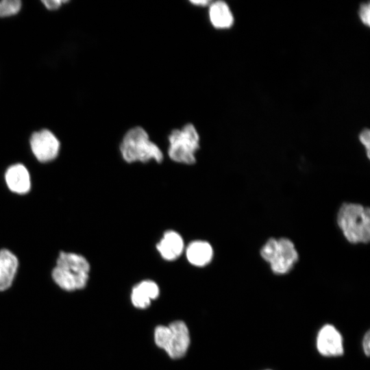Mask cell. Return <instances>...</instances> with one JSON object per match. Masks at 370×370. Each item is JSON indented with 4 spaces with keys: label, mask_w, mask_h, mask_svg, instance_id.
<instances>
[{
    "label": "cell",
    "mask_w": 370,
    "mask_h": 370,
    "mask_svg": "<svg viewBox=\"0 0 370 370\" xmlns=\"http://www.w3.org/2000/svg\"><path fill=\"white\" fill-rule=\"evenodd\" d=\"M191 3H193V5H198V6H206V5H210V3H211V1H208V0H201V1H190Z\"/></svg>",
    "instance_id": "20"
},
{
    "label": "cell",
    "mask_w": 370,
    "mask_h": 370,
    "mask_svg": "<svg viewBox=\"0 0 370 370\" xmlns=\"http://www.w3.org/2000/svg\"><path fill=\"white\" fill-rule=\"evenodd\" d=\"M260 254L277 275L288 273L299 260L294 243L286 238H269L260 249Z\"/></svg>",
    "instance_id": "5"
},
{
    "label": "cell",
    "mask_w": 370,
    "mask_h": 370,
    "mask_svg": "<svg viewBox=\"0 0 370 370\" xmlns=\"http://www.w3.org/2000/svg\"><path fill=\"white\" fill-rule=\"evenodd\" d=\"M185 247L182 235L175 230H169L163 233L156 247L162 258L174 261L182 255Z\"/></svg>",
    "instance_id": "9"
},
{
    "label": "cell",
    "mask_w": 370,
    "mask_h": 370,
    "mask_svg": "<svg viewBox=\"0 0 370 370\" xmlns=\"http://www.w3.org/2000/svg\"><path fill=\"white\" fill-rule=\"evenodd\" d=\"M358 14L361 21L366 25H370V5L369 3H363L360 5Z\"/></svg>",
    "instance_id": "16"
},
{
    "label": "cell",
    "mask_w": 370,
    "mask_h": 370,
    "mask_svg": "<svg viewBox=\"0 0 370 370\" xmlns=\"http://www.w3.org/2000/svg\"><path fill=\"white\" fill-rule=\"evenodd\" d=\"M267 370H269V369H267Z\"/></svg>",
    "instance_id": "21"
},
{
    "label": "cell",
    "mask_w": 370,
    "mask_h": 370,
    "mask_svg": "<svg viewBox=\"0 0 370 370\" xmlns=\"http://www.w3.org/2000/svg\"><path fill=\"white\" fill-rule=\"evenodd\" d=\"M208 16L212 26L217 29H227L234 23V16L228 5L222 1L211 2Z\"/></svg>",
    "instance_id": "14"
},
{
    "label": "cell",
    "mask_w": 370,
    "mask_h": 370,
    "mask_svg": "<svg viewBox=\"0 0 370 370\" xmlns=\"http://www.w3.org/2000/svg\"><path fill=\"white\" fill-rule=\"evenodd\" d=\"M359 140L366 148L367 155V157L369 158L370 132L368 129H365L360 132L359 135Z\"/></svg>",
    "instance_id": "17"
},
{
    "label": "cell",
    "mask_w": 370,
    "mask_h": 370,
    "mask_svg": "<svg viewBox=\"0 0 370 370\" xmlns=\"http://www.w3.org/2000/svg\"><path fill=\"white\" fill-rule=\"evenodd\" d=\"M184 253L188 262L197 267H204L213 258L214 250L210 243L195 240L185 247Z\"/></svg>",
    "instance_id": "10"
},
{
    "label": "cell",
    "mask_w": 370,
    "mask_h": 370,
    "mask_svg": "<svg viewBox=\"0 0 370 370\" xmlns=\"http://www.w3.org/2000/svg\"><path fill=\"white\" fill-rule=\"evenodd\" d=\"M168 155L175 162L192 165L196 162V153L200 148V138L191 123L171 131L168 137Z\"/></svg>",
    "instance_id": "4"
},
{
    "label": "cell",
    "mask_w": 370,
    "mask_h": 370,
    "mask_svg": "<svg viewBox=\"0 0 370 370\" xmlns=\"http://www.w3.org/2000/svg\"><path fill=\"white\" fill-rule=\"evenodd\" d=\"M362 347L366 356H369L370 352V334L369 332H367L363 336Z\"/></svg>",
    "instance_id": "18"
},
{
    "label": "cell",
    "mask_w": 370,
    "mask_h": 370,
    "mask_svg": "<svg viewBox=\"0 0 370 370\" xmlns=\"http://www.w3.org/2000/svg\"><path fill=\"white\" fill-rule=\"evenodd\" d=\"M21 7L19 0L0 1V16H9L18 12Z\"/></svg>",
    "instance_id": "15"
},
{
    "label": "cell",
    "mask_w": 370,
    "mask_h": 370,
    "mask_svg": "<svg viewBox=\"0 0 370 370\" xmlns=\"http://www.w3.org/2000/svg\"><path fill=\"white\" fill-rule=\"evenodd\" d=\"M30 145L36 158L42 162L55 159L60 149L59 140L47 130L34 133L30 139Z\"/></svg>",
    "instance_id": "7"
},
{
    "label": "cell",
    "mask_w": 370,
    "mask_h": 370,
    "mask_svg": "<svg viewBox=\"0 0 370 370\" xmlns=\"http://www.w3.org/2000/svg\"><path fill=\"white\" fill-rule=\"evenodd\" d=\"M154 340L159 347L175 359L184 356L190 345L188 328L181 321H174L168 326H158L155 330Z\"/></svg>",
    "instance_id": "6"
},
{
    "label": "cell",
    "mask_w": 370,
    "mask_h": 370,
    "mask_svg": "<svg viewBox=\"0 0 370 370\" xmlns=\"http://www.w3.org/2000/svg\"><path fill=\"white\" fill-rule=\"evenodd\" d=\"M90 269V264L83 256L61 251L52 271V278L62 289L73 291L86 286Z\"/></svg>",
    "instance_id": "1"
},
{
    "label": "cell",
    "mask_w": 370,
    "mask_h": 370,
    "mask_svg": "<svg viewBox=\"0 0 370 370\" xmlns=\"http://www.w3.org/2000/svg\"><path fill=\"white\" fill-rule=\"evenodd\" d=\"M5 179L8 188L14 193L25 194L30 189L29 173L21 164L10 166L6 171Z\"/></svg>",
    "instance_id": "11"
},
{
    "label": "cell",
    "mask_w": 370,
    "mask_h": 370,
    "mask_svg": "<svg viewBox=\"0 0 370 370\" xmlns=\"http://www.w3.org/2000/svg\"><path fill=\"white\" fill-rule=\"evenodd\" d=\"M47 8L49 10H56L60 5L62 3L66 2V1H60V0H51V1H42Z\"/></svg>",
    "instance_id": "19"
},
{
    "label": "cell",
    "mask_w": 370,
    "mask_h": 370,
    "mask_svg": "<svg viewBox=\"0 0 370 370\" xmlns=\"http://www.w3.org/2000/svg\"><path fill=\"white\" fill-rule=\"evenodd\" d=\"M18 262L14 254L8 249L0 251V291L10 288L14 279Z\"/></svg>",
    "instance_id": "13"
},
{
    "label": "cell",
    "mask_w": 370,
    "mask_h": 370,
    "mask_svg": "<svg viewBox=\"0 0 370 370\" xmlns=\"http://www.w3.org/2000/svg\"><path fill=\"white\" fill-rule=\"evenodd\" d=\"M159 293V287L155 282L151 280H143L133 287L131 300L135 307L146 308L151 304V300L158 297Z\"/></svg>",
    "instance_id": "12"
},
{
    "label": "cell",
    "mask_w": 370,
    "mask_h": 370,
    "mask_svg": "<svg viewBox=\"0 0 370 370\" xmlns=\"http://www.w3.org/2000/svg\"><path fill=\"white\" fill-rule=\"evenodd\" d=\"M122 158L127 163H146L153 160L160 163L164 155L160 147L151 141L147 131L140 126L130 129L119 145Z\"/></svg>",
    "instance_id": "2"
},
{
    "label": "cell",
    "mask_w": 370,
    "mask_h": 370,
    "mask_svg": "<svg viewBox=\"0 0 370 370\" xmlns=\"http://www.w3.org/2000/svg\"><path fill=\"white\" fill-rule=\"evenodd\" d=\"M316 347L323 356H340L344 352L342 335L334 325L325 324L317 333Z\"/></svg>",
    "instance_id": "8"
},
{
    "label": "cell",
    "mask_w": 370,
    "mask_h": 370,
    "mask_svg": "<svg viewBox=\"0 0 370 370\" xmlns=\"http://www.w3.org/2000/svg\"><path fill=\"white\" fill-rule=\"evenodd\" d=\"M337 224L347 241L367 243L370 240V210L358 204L344 203L337 213Z\"/></svg>",
    "instance_id": "3"
}]
</instances>
